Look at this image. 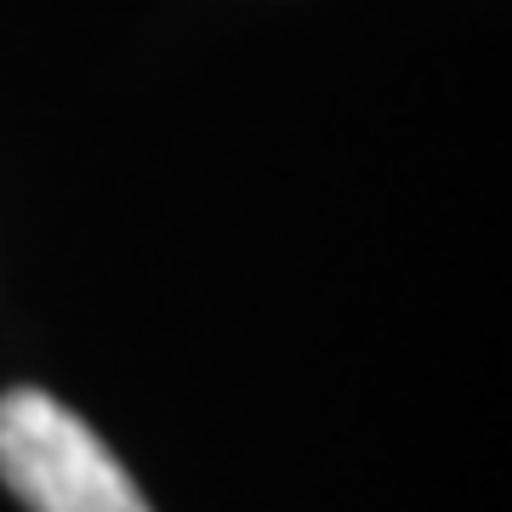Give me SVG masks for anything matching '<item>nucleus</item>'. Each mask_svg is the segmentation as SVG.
Masks as SVG:
<instances>
[{"instance_id": "1", "label": "nucleus", "mask_w": 512, "mask_h": 512, "mask_svg": "<svg viewBox=\"0 0 512 512\" xmlns=\"http://www.w3.org/2000/svg\"><path fill=\"white\" fill-rule=\"evenodd\" d=\"M0 478L29 512H154L109 444L40 387L0 399Z\"/></svg>"}]
</instances>
